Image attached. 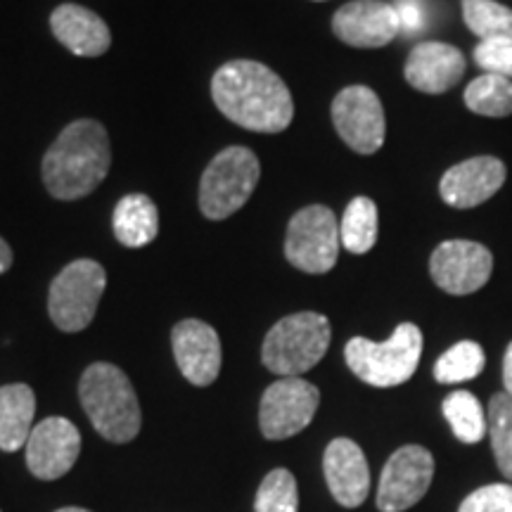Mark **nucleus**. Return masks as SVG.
<instances>
[{
    "mask_svg": "<svg viewBox=\"0 0 512 512\" xmlns=\"http://www.w3.org/2000/svg\"><path fill=\"white\" fill-rule=\"evenodd\" d=\"M57 512H91V510H83V508H62V510H57Z\"/></svg>",
    "mask_w": 512,
    "mask_h": 512,
    "instance_id": "nucleus-34",
    "label": "nucleus"
},
{
    "mask_svg": "<svg viewBox=\"0 0 512 512\" xmlns=\"http://www.w3.org/2000/svg\"><path fill=\"white\" fill-rule=\"evenodd\" d=\"M508 171L498 157H472L465 159L441 176L439 195L448 207L472 209L484 204L503 188Z\"/></svg>",
    "mask_w": 512,
    "mask_h": 512,
    "instance_id": "nucleus-15",
    "label": "nucleus"
},
{
    "mask_svg": "<svg viewBox=\"0 0 512 512\" xmlns=\"http://www.w3.org/2000/svg\"><path fill=\"white\" fill-rule=\"evenodd\" d=\"M377 204L370 197H354L339 221V240L351 254H368L377 242Z\"/></svg>",
    "mask_w": 512,
    "mask_h": 512,
    "instance_id": "nucleus-22",
    "label": "nucleus"
},
{
    "mask_svg": "<svg viewBox=\"0 0 512 512\" xmlns=\"http://www.w3.org/2000/svg\"><path fill=\"white\" fill-rule=\"evenodd\" d=\"M323 472L330 494L344 508H358L368 498L370 467L366 453L351 439H335L325 448Z\"/></svg>",
    "mask_w": 512,
    "mask_h": 512,
    "instance_id": "nucleus-18",
    "label": "nucleus"
},
{
    "mask_svg": "<svg viewBox=\"0 0 512 512\" xmlns=\"http://www.w3.org/2000/svg\"><path fill=\"white\" fill-rule=\"evenodd\" d=\"M472 57H475L477 67L484 69V74L512 79V41H508V38L479 41Z\"/></svg>",
    "mask_w": 512,
    "mask_h": 512,
    "instance_id": "nucleus-29",
    "label": "nucleus"
},
{
    "mask_svg": "<svg viewBox=\"0 0 512 512\" xmlns=\"http://www.w3.org/2000/svg\"><path fill=\"white\" fill-rule=\"evenodd\" d=\"M444 418L451 425V430L463 444H477L486 437L489 432V422H486V413L482 403L472 392H460L448 394L444 399Z\"/></svg>",
    "mask_w": 512,
    "mask_h": 512,
    "instance_id": "nucleus-24",
    "label": "nucleus"
},
{
    "mask_svg": "<svg viewBox=\"0 0 512 512\" xmlns=\"http://www.w3.org/2000/svg\"><path fill=\"white\" fill-rule=\"evenodd\" d=\"M503 384H505V394L512 399V342L510 347L505 349V358H503Z\"/></svg>",
    "mask_w": 512,
    "mask_h": 512,
    "instance_id": "nucleus-32",
    "label": "nucleus"
},
{
    "mask_svg": "<svg viewBox=\"0 0 512 512\" xmlns=\"http://www.w3.org/2000/svg\"><path fill=\"white\" fill-rule=\"evenodd\" d=\"M320 406V392L316 384L302 377H283L273 382L264 392L259 408L261 432L266 439H290L311 425Z\"/></svg>",
    "mask_w": 512,
    "mask_h": 512,
    "instance_id": "nucleus-9",
    "label": "nucleus"
},
{
    "mask_svg": "<svg viewBox=\"0 0 512 512\" xmlns=\"http://www.w3.org/2000/svg\"><path fill=\"white\" fill-rule=\"evenodd\" d=\"M261 178L259 157L247 147L219 152L200 181V209L209 221H223L247 204Z\"/></svg>",
    "mask_w": 512,
    "mask_h": 512,
    "instance_id": "nucleus-6",
    "label": "nucleus"
},
{
    "mask_svg": "<svg viewBox=\"0 0 512 512\" xmlns=\"http://www.w3.org/2000/svg\"><path fill=\"white\" fill-rule=\"evenodd\" d=\"M211 98L221 114L247 131L280 133L294 117L290 88L273 69L254 60L223 64L211 79Z\"/></svg>",
    "mask_w": 512,
    "mask_h": 512,
    "instance_id": "nucleus-1",
    "label": "nucleus"
},
{
    "mask_svg": "<svg viewBox=\"0 0 512 512\" xmlns=\"http://www.w3.org/2000/svg\"><path fill=\"white\" fill-rule=\"evenodd\" d=\"M112 150L105 126L93 119L69 124L43 157V183L62 202L91 195L110 174Z\"/></svg>",
    "mask_w": 512,
    "mask_h": 512,
    "instance_id": "nucleus-2",
    "label": "nucleus"
},
{
    "mask_svg": "<svg viewBox=\"0 0 512 512\" xmlns=\"http://www.w3.org/2000/svg\"><path fill=\"white\" fill-rule=\"evenodd\" d=\"M463 19L472 34L491 41V38H508L512 41V10L496 0H460Z\"/></svg>",
    "mask_w": 512,
    "mask_h": 512,
    "instance_id": "nucleus-26",
    "label": "nucleus"
},
{
    "mask_svg": "<svg viewBox=\"0 0 512 512\" xmlns=\"http://www.w3.org/2000/svg\"><path fill=\"white\" fill-rule=\"evenodd\" d=\"M107 273L98 261L79 259L64 266L48 294V313L62 332H81L93 323Z\"/></svg>",
    "mask_w": 512,
    "mask_h": 512,
    "instance_id": "nucleus-7",
    "label": "nucleus"
},
{
    "mask_svg": "<svg viewBox=\"0 0 512 512\" xmlns=\"http://www.w3.org/2000/svg\"><path fill=\"white\" fill-rule=\"evenodd\" d=\"M36 396L29 384L0 387V451L15 453L27 446L34 425Z\"/></svg>",
    "mask_w": 512,
    "mask_h": 512,
    "instance_id": "nucleus-20",
    "label": "nucleus"
},
{
    "mask_svg": "<svg viewBox=\"0 0 512 512\" xmlns=\"http://www.w3.org/2000/svg\"><path fill=\"white\" fill-rule=\"evenodd\" d=\"M467 69L463 50L441 41L418 43L406 60L403 76L411 88L427 95H441L458 86Z\"/></svg>",
    "mask_w": 512,
    "mask_h": 512,
    "instance_id": "nucleus-17",
    "label": "nucleus"
},
{
    "mask_svg": "<svg viewBox=\"0 0 512 512\" xmlns=\"http://www.w3.org/2000/svg\"><path fill=\"white\" fill-rule=\"evenodd\" d=\"M81 406L100 437L112 444H128L138 437L143 415L126 373L112 363H93L79 384Z\"/></svg>",
    "mask_w": 512,
    "mask_h": 512,
    "instance_id": "nucleus-3",
    "label": "nucleus"
},
{
    "mask_svg": "<svg viewBox=\"0 0 512 512\" xmlns=\"http://www.w3.org/2000/svg\"><path fill=\"white\" fill-rule=\"evenodd\" d=\"M330 339V320L323 313H292L268 330L264 349H261V361L275 375L299 377L323 361V356L328 354Z\"/></svg>",
    "mask_w": 512,
    "mask_h": 512,
    "instance_id": "nucleus-4",
    "label": "nucleus"
},
{
    "mask_svg": "<svg viewBox=\"0 0 512 512\" xmlns=\"http://www.w3.org/2000/svg\"><path fill=\"white\" fill-rule=\"evenodd\" d=\"M394 8H396V12H399L401 29L418 31L422 27V8L415 3V0H399Z\"/></svg>",
    "mask_w": 512,
    "mask_h": 512,
    "instance_id": "nucleus-31",
    "label": "nucleus"
},
{
    "mask_svg": "<svg viewBox=\"0 0 512 512\" xmlns=\"http://www.w3.org/2000/svg\"><path fill=\"white\" fill-rule=\"evenodd\" d=\"M332 31L351 48H382L399 36V12L384 0H351L335 12Z\"/></svg>",
    "mask_w": 512,
    "mask_h": 512,
    "instance_id": "nucleus-13",
    "label": "nucleus"
},
{
    "mask_svg": "<svg viewBox=\"0 0 512 512\" xmlns=\"http://www.w3.org/2000/svg\"><path fill=\"white\" fill-rule=\"evenodd\" d=\"M171 347L183 377L195 387H207L221 373V339L209 323L181 320L171 332Z\"/></svg>",
    "mask_w": 512,
    "mask_h": 512,
    "instance_id": "nucleus-16",
    "label": "nucleus"
},
{
    "mask_svg": "<svg viewBox=\"0 0 512 512\" xmlns=\"http://www.w3.org/2000/svg\"><path fill=\"white\" fill-rule=\"evenodd\" d=\"M486 422H489L486 434L491 437L498 470L508 482H512V399L508 394H496L491 399Z\"/></svg>",
    "mask_w": 512,
    "mask_h": 512,
    "instance_id": "nucleus-27",
    "label": "nucleus"
},
{
    "mask_svg": "<svg viewBox=\"0 0 512 512\" xmlns=\"http://www.w3.org/2000/svg\"><path fill=\"white\" fill-rule=\"evenodd\" d=\"M422 356V332L415 323H401L387 342L373 339H349L344 358L358 380L387 389L408 382L418 370Z\"/></svg>",
    "mask_w": 512,
    "mask_h": 512,
    "instance_id": "nucleus-5",
    "label": "nucleus"
},
{
    "mask_svg": "<svg viewBox=\"0 0 512 512\" xmlns=\"http://www.w3.org/2000/svg\"><path fill=\"white\" fill-rule=\"evenodd\" d=\"M458 512H512V484H489L472 491Z\"/></svg>",
    "mask_w": 512,
    "mask_h": 512,
    "instance_id": "nucleus-30",
    "label": "nucleus"
},
{
    "mask_svg": "<svg viewBox=\"0 0 512 512\" xmlns=\"http://www.w3.org/2000/svg\"><path fill=\"white\" fill-rule=\"evenodd\" d=\"M484 366V349L479 347L477 342H472V339H465V342L453 344L451 349L439 356V361L434 363V380L439 384H458L475 380V377L482 375Z\"/></svg>",
    "mask_w": 512,
    "mask_h": 512,
    "instance_id": "nucleus-25",
    "label": "nucleus"
},
{
    "mask_svg": "<svg viewBox=\"0 0 512 512\" xmlns=\"http://www.w3.org/2000/svg\"><path fill=\"white\" fill-rule=\"evenodd\" d=\"M50 29L69 53L79 57H100L112 46V34L105 19L74 3L55 8L50 15Z\"/></svg>",
    "mask_w": 512,
    "mask_h": 512,
    "instance_id": "nucleus-19",
    "label": "nucleus"
},
{
    "mask_svg": "<svg viewBox=\"0 0 512 512\" xmlns=\"http://www.w3.org/2000/svg\"><path fill=\"white\" fill-rule=\"evenodd\" d=\"M332 124L339 138L358 155H375L384 145L387 121L373 88L349 86L332 100Z\"/></svg>",
    "mask_w": 512,
    "mask_h": 512,
    "instance_id": "nucleus-10",
    "label": "nucleus"
},
{
    "mask_svg": "<svg viewBox=\"0 0 512 512\" xmlns=\"http://www.w3.org/2000/svg\"><path fill=\"white\" fill-rule=\"evenodd\" d=\"M494 273V254L475 240H446L430 256L434 285L453 297H465L489 283Z\"/></svg>",
    "mask_w": 512,
    "mask_h": 512,
    "instance_id": "nucleus-11",
    "label": "nucleus"
},
{
    "mask_svg": "<svg viewBox=\"0 0 512 512\" xmlns=\"http://www.w3.org/2000/svg\"><path fill=\"white\" fill-rule=\"evenodd\" d=\"M339 221L335 211L311 204L292 216L287 226L285 256L299 271L323 275L335 268L339 256Z\"/></svg>",
    "mask_w": 512,
    "mask_h": 512,
    "instance_id": "nucleus-8",
    "label": "nucleus"
},
{
    "mask_svg": "<svg viewBox=\"0 0 512 512\" xmlns=\"http://www.w3.org/2000/svg\"><path fill=\"white\" fill-rule=\"evenodd\" d=\"M434 479V458L422 446H401L384 465L377 486V508L403 512L422 501Z\"/></svg>",
    "mask_w": 512,
    "mask_h": 512,
    "instance_id": "nucleus-12",
    "label": "nucleus"
},
{
    "mask_svg": "<svg viewBox=\"0 0 512 512\" xmlns=\"http://www.w3.org/2000/svg\"><path fill=\"white\" fill-rule=\"evenodd\" d=\"M112 228L124 247L138 249L150 245L159 233V211L147 195L121 197L112 214Z\"/></svg>",
    "mask_w": 512,
    "mask_h": 512,
    "instance_id": "nucleus-21",
    "label": "nucleus"
},
{
    "mask_svg": "<svg viewBox=\"0 0 512 512\" xmlns=\"http://www.w3.org/2000/svg\"><path fill=\"white\" fill-rule=\"evenodd\" d=\"M81 453V434L67 418H46L31 430L27 465L38 479H60L72 470Z\"/></svg>",
    "mask_w": 512,
    "mask_h": 512,
    "instance_id": "nucleus-14",
    "label": "nucleus"
},
{
    "mask_svg": "<svg viewBox=\"0 0 512 512\" xmlns=\"http://www.w3.org/2000/svg\"><path fill=\"white\" fill-rule=\"evenodd\" d=\"M467 110L479 117L503 119L512 114V79L496 74H482L465 88Z\"/></svg>",
    "mask_w": 512,
    "mask_h": 512,
    "instance_id": "nucleus-23",
    "label": "nucleus"
},
{
    "mask_svg": "<svg viewBox=\"0 0 512 512\" xmlns=\"http://www.w3.org/2000/svg\"><path fill=\"white\" fill-rule=\"evenodd\" d=\"M10 266H12V249L8 242L0 238V273L10 271Z\"/></svg>",
    "mask_w": 512,
    "mask_h": 512,
    "instance_id": "nucleus-33",
    "label": "nucleus"
},
{
    "mask_svg": "<svg viewBox=\"0 0 512 512\" xmlns=\"http://www.w3.org/2000/svg\"><path fill=\"white\" fill-rule=\"evenodd\" d=\"M256 512H299L297 479L290 470L278 467L268 472L256 491Z\"/></svg>",
    "mask_w": 512,
    "mask_h": 512,
    "instance_id": "nucleus-28",
    "label": "nucleus"
}]
</instances>
